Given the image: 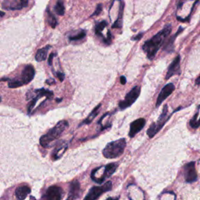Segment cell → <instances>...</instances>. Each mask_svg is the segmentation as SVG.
<instances>
[{
    "label": "cell",
    "instance_id": "6",
    "mask_svg": "<svg viewBox=\"0 0 200 200\" xmlns=\"http://www.w3.org/2000/svg\"><path fill=\"white\" fill-rule=\"evenodd\" d=\"M140 92L141 88L139 86H135V88H133L132 89L127 93L125 98L123 101H120L119 103V107L121 109H125L126 108L131 106L138 99V96L140 95Z\"/></svg>",
    "mask_w": 200,
    "mask_h": 200
},
{
    "label": "cell",
    "instance_id": "27",
    "mask_svg": "<svg viewBox=\"0 0 200 200\" xmlns=\"http://www.w3.org/2000/svg\"><path fill=\"white\" fill-rule=\"evenodd\" d=\"M102 4H98V5H97L96 9H95V12H94V13H92V14H91V16H97V15L99 14V13H101V11H102Z\"/></svg>",
    "mask_w": 200,
    "mask_h": 200
},
{
    "label": "cell",
    "instance_id": "5",
    "mask_svg": "<svg viewBox=\"0 0 200 200\" xmlns=\"http://www.w3.org/2000/svg\"><path fill=\"white\" fill-rule=\"evenodd\" d=\"M112 189V182L107 181L102 186H95L90 189L84 200H96L103 193Z\"/></svg>",
    "mask_w": 200,
    "mask_h": 200
},
{
    "label": "cell",
    "instance_id": "16",
    "mask_svg": "<svg viewBox=\"0 0 200 200\" xmlns=\"http://www.w3.org/2000/svg\"><path fill=\"white\" fill-rule=\"evenodd\" d=\"M51 48L50 46H46V47L42 48V49H38V52H37L36 55H35V60L38 61V62H41V61H44L47 58V54L49 49Z\"/></svg>",
    "mask_w": 200,
    "mask_h": 200
},
{
    "label": "cell",
    "instance_id": "30",
    "mask_svg": "<svg viewBox=\"0 0 200 200\" xmlns=\"http://www.w3.org/2000/svg\"><path fill=\"white\" fill-rule=\"evenodd\" d=\"M57 76L59 79H60V81H63L64 80V74L62 73H60V72H57Z\"/></svg>",
    "mask_w": 200,
    "mask_h": 200
},
{
    "label": "cell",
    "instance_id": "23",
    "mask_svg": "<svg viewBox=\"0 0 200 200\" xmlns=\"http://www.w3.org/2000/svg\"><path fill=\"white\" fill-rule=\"evenodd\" d=\"M106 25H107V23H106V21L100 22L99 24H97V26L95 27V34H96L97 35H98V36L103 37V35H102V30H103L104 28L106 27Z\"/></svg>",
    "mask_w": 200,
    "mask_h": 200
},
{
    "label": "cell",
    "instance_id": "34",
    "mask_svg": "<svg viewBox=\"0 0 200 200\" xmlns=\"http://www.w3.org/2000/svg\"><path fill=\"white\" fill-rule=\"evenodd\" d=\"M126 81H126L125 77H124V76H121V77H120V83H121L122 84H126Z\"/></svg>",
    "mask_w": 200,
    "mask_h": 200
},
{
    "label": "cell",
    "instance_id": "24",
    "mask_svg": "<svg viewBox=\"0 0 200 200\" xmlns=\"http://www.w3.org/2000/svg\"><path fill=\"white\" fill-rule=\"evenodd\" d=\"M123 5H120V14H119L118 18L116 20L113 25L112 26L113 28H120L122 26V16H123Z\"/></svg>",
    "mask_w": 200,
    "mask_h": 200
},
{
    "label": "cell",
    "instance_id": "36",
    "mask_svg": "<svg viewBox=\"0 0 200 200\" xmlns=\"http://www.w3.org/2000/svg\"><path fill=\"white\" fill-rule=\"evenodd\" d=\"M67 200H74V197L72 196V195H70L69 197L67 198Z\"/></svg>",
    "mask_w": 200,
    "mask_h": 200
},
{
    "label": "cell",
    "instance_id": "11",
    "mask_svg": "<svg viewBox=\"0 0 200 200\" xmlns=\"http://www.w3.org/2000/svg\"><path fill=\"white\" fill-rule=\"evenodd\" d=\"M35 71L32 65H27L26 66L25 68L22 71V76H21V81L23 82V84H27L31 81L35 77Z\"/></svg>",
    "mask_w": 200,
    "mask_h": 200
},
{
    "label": "cell",
    "instance_id": "18",
    "mask_svg": "<svg viewBox=\"0 0 200 200\" xmlns=\"http://www.w3.org/2000/svg\"><path fill=\"white\" fill-rule=\"evenodd\" d=\"M100 106H101V104H99L98 105H97L96 107H95V109H93L92 112H91V113L89 114V116L87 117V119H86V120H84V121H83V124H90V123H91V122L95 118V116L98 115V112H99Z\"/></svg>",
    "mask_w": 200,
    "mask_h": 200
},
{
    "label": "cell",
    "instance_id": "22",
    "mask_svg": "<svg viewBox=\"0 0 200 200\" xmlns=\"http://www.w3.org/2000/svg\"><path fill=\"white\" fill-rule=\"evenodd\" d=\"M35 93H36L38 95H39L40 97L46 96V97H47L48 98H51L53 96V91H49V90H47V89H45V88L36 90Z\"/></svg>",
    "mask_w": 200,
    "mask_h": 200
},
{
    "label": "cell",
    "instance_id": "13",
    "mask_svg": "<svg viewBox=\"0 0 200 200\" xmlns=\"http://www.w3.org/2000/svg\"><path fill=\"white\" fill-rule=\"evenodd\" d=\"M117 164H115V163H112V164H109L105 166V167H104V173L102 176L100 177L97 180V183L98 184H102L103 181L105 180V178H109L111 175L113 174L114 173L115 171H116V168H117Z\"/></svg>",
    "mask_w": 200,
    "mask_h": 200
},
{
    "label": "cell",
    "instance_id": "1",
    "mask_svg": "<svg viewBox=\"0 0 200 200\" xmlns=\"http://www.w3.org/2000/svg\"><path fill=\"white\" fill-rule=\"evenodd\" d=\"M171 32V26L170 24L166 26L164 29L161 30L157 35H154L151 39L146 41L142 46L144 52L147 55L149 60H153L157 53L160 48L162 46L166 38L169 36Z\"/></svg>",
    "mask_w": 200,
    "mask_h": 200
},
{
    "label": "cell",
    "instance_id": "17",
    "mask_svg": "<svg viewBox=\"0 0 200 200\" xmlns=\"http://www.w3.org/2000/svg\"><path fill=\"white\" fill-rule=\"evenodd\" d=\"M79 190H80V183L78 181H74L70 186V193H71L70 195H72L75 198V196L78 194Z\"/></svg>",
    "mask_w": 200,
    "mask_h": 200
},
{
    "label": "cell",
    "instance_id": "37",
    "mask_svg": "<svg viewBox=\"0 0 200 200\" xmlns=\"http://www.w3.org/2000/svg\"><path fill=\"white\" fill-rule=\"evenodd\" d=\"M30 200H36V198H35L34 196H31L30 197Z\"/></svg>",
    "mask_w": 200,
    "mask_h": 200
},
{
    "label": "cell",
    "instance_id": "31",
    "mask_svg": "<svg viewBox=\"0 0 200 200\" xmlns=\"http://www.w3.org/2000/svg\"><path fill=\"white\" fill-rule=\"evenodd\" d=\"M142 35H143V33H141V34H139L138 35H137V36L134 37V38H132V40L134 41H138V40H140L141 38H142Z\"/></svg>",
    "mask_w": 200,
    "mask_h": 200
},
{
    "label": "cell",
    "instance_id": "12",
    "mask_svg": "<svg viewBox=\"0 0 200 200\" xmlns=\"http://www.w3.org/2000/svg\"><path fill=\"white\" fill-rule=\"evenodd\" d=\"M145 125H146V120L144 118H139L133 121L130 125L129 136L133 138L137 133L139 132L145 127Z\"/></svg>",
    "mask_w": 200,
    "mask_h": 200
},
{
    "label": "cell",
    "instance_id": "20",
    "mask_svg": "<svg viewBox=\"0 0 200 200\" xmlns=\"http://www.w3.org/2000/svg\"><path fill=\"white\" fill-rule=\"evenodd\" d=\"M47 21H48V24H49V25L51 26L53 28H55V27H57V19H56V17H55L54 16H53V13L49 11V9H47Z\"/></svg>",
    "mask_w": 200,
    "mask_h": 200
},
{
    "label": "cell",
    "instance_id": "9",
    "mask_svg": "<svg viewBox=\"0 0 200 200\" xmlns=\"http://www.w3.org/2000/svg\"><path fill=\"white\" fill-rule=\"evenodd\" d=\"M174 88H175L174 85L172 83L166 84V85L162 88V90H161L160 94H159V96L157 100V103H156V106H157V107H159V106L163 103V102H164V100L167 98L169 95H171V94H172V92L174 91Z\"/></svg>",
    "mask_w": 200,
    "mask_h": 200
},
{
    "label": "cell",
    "instance_id": "28",
    "mask_svg": "<svg viewBox=\"0 0 200 200\" xmlns=\"http://www.w3.org/2000/svg\"><path fill=\"white\" fill-rule=\"evenodd\" d=\"M104 42H105V43L107 44V45H109L111 42V34L109 31H108L107 33V38H104Z\"/></svg>",
    "mask_w": 200,
    "mask_h": 200
},
{
    "label": "cell",
    "instance_id": "35",
    "mask_svg": "<svg viewBox=\"0 0 200 200\" xmlns=\"http://www.w3.org/2000/svg\"><path fill=\"white\" fill-rule=\"evenodd\" d=\"M195 84H200V75L198 77V78L196 79V81H195Z\"/></svg>",
    "mask_w": 200,
    "mask_h": 200
},
{
    "label": "cell",
    "instance_id": "7",
    "mask_svg": "<svg viewBox=\"0 0 200 200\" xmlns=\"http://www.w3.org/2000/svg\"><path fill=\"white\" fill-rule=\"evenodd\" d=\"M28 5V0H3L2 8L6 10H20Z\"/></svg>",
    "mask_w": 200,
    "mask_h": 200
},
{
    "label": "cell",
    "instance_id": "4",
    "mask_svg": "<svg viewBox=\"0 0 200 200\" xmlns=\"http://www.w3.org/2000/svg\"><path fill=\"white\" fill-rule=\"evenodd\" d=\"M167 105H164V109H163L162 113L159 116L157 121L155 122V123H153V124H151V126L149 127V129H148L147 135H149V138H153L155 135H157V133L160 131V129L164 127V124L169 120L171 116L167 114Z\"/></svg>",
    "mask_w": 200,
    "mask_h": 200
},
{
    "label": "cell",
    "instance_id": "25",
    "mask_svg": "<svg viewBox=\"0 0 200 200\" xmlns=\"http://www.w3.org/2000/svg\"><path fill=\"white\" fill-rule=\"evenodd\" d=\"M22 85H24L23 82L19 80H9V83H8V86L10 88H16L20 87Z\"/></svg>",
    "mask_w": 200,
    "mask_h": 200
},
{
    "label": "cell",
    "instance_id": "33",
    "mask_svg": "<svg viewBox=\"0 0 200 200\" xmlns=\"http://www.w3.org/2000/svg\"><path fill=\"white\" fill-rule=\"evenodd\" d=\"M46 83H47L48 84H49V85H52V84H55L56 82H55L54 79H49V80L46 81Z\"/></svg>",
    "mask_w": 200,
    "mask_h": 200
},
{
    "label": "cell",
    "instance_id": "32",
    "mask_svg": "<svg viewBox=\"0 0 200 200\" xmlns=\"http://www.w3.org/2000/svg\"><path fill=\"white\" fill-rule=\"evenodd\" d=\"M53 57H54V54H53V53H51V54H50V56H49V60H48V62H49V65H52Z\"/></svg>",
    "mask_w": 200,
    "mask_h": 200
},
{
    "label": "cell",
    "instance_id": "29",
    "mask_svg": "<svg viewBox=\"0 0 200 200\" xmlns=\"http://www.w3.org/2000/svg\"><path fill=\"white\" fill-rule=\"evenodd\" d=\"M190 125H191V127H192V128H197V127H198L200 126V119L198 121H195L194 122V123H191Z\"/></svg>",
    "mask_w": 200,
    "mask_h": 200
},
{
    "label": "cell",
    "instance_id": "15",
    "mask_svg": "<svg viewBox=\"0 0 200 200\" xmlns=\"http://www.w3.org/2000/svg\"><path fill=\"white\" fill-rule=\"evenodd\" d=\"M31 192V188L27 185H21L16 189L15 194L18 200H24Z\"/></svg>",
    "mask_w": 200,
    "mask_h": 200
},
{
    "label": "cell",
    "instance_id": "21",
    "mask_svg": "<svg viewBox=\"0 0 200 200\" xmlns=\"http://www.w3.org/2000/svg\"><path fill=\"white\" fill-rule=\"evenodd\" d=\"M181 31H183V28H182V27H180L178 31V32H177L174 35H173V36L171 37V39H169V41H168L167 43V45H166L165 48H164V49H165L166 51H169L170 49H171V48L173 47L174 41V39L176 38V37L178 36L179 34H180Z\"/></svg>",
    "mask_w": 200,
    "mask_h": 200
},
{
    "label": "cell",
    "instance_id": "3",
    "mask_svg": "<svg viewBox=\"0 0 200 200\" xmlns=\"http://www.w3.org/2000/svg\"><path fill=\"white\" fill-rule=\"evenodd\" d=\"M125 147L126 140L124 138H120L119 140L108 143L103 149L102 154L107 159L117 158L124 153Z\"/></svg>",
    "mask_w": 200,
    "mask_h": 200
},
{
    "label": "cell",
    "instance_id": "2",
    "mask_svg": "<svg viewBox=\"0 0 200 200\" xmlns=\"http://www.w3.org/2000/svg\"><path fill=\"white\" fill-rule=\"evenodd\" d=\"M68 122L67 120H61L53 128L49 130V132L40 138V144L43 147H49L50 143L59 138L63 132L68 127Z\"/></svg>",
    "mask_w": 200,
    "mask_h": 200
},
{
    "label": "cell",
    "instance_id": "19",
    "mask_svg": "<svg viewBox=\"0 0 200 200\" xmlns=\"http://www.w3.org/2000/svg\"><path fill=\"white\" fill-rule=\"evenodd\" d=\"M54 10L56 12V13L60 16H63L65 13V7H64V2H63L62 0H58L55 5Z\"/></svg>",
    "mask_w": 200,
    "mask_h": 200
},
{
    "label": "cell",
    "instance_id": "26",
    "mask_svg": "<svg viewBox=\"0 0 200 200\" xmlns=\"http://www.w3.org/2000/svg\"><path fill=\"white\" fill-rule=\"evenodd\" d=\"M85 35H86L85 31H82L80 33V34H78V35H75V36L70 37V40H71V41H78V40H80V39H82V38H84V37H85Z\"/></svg>",
    "mask_w": 200,
    "mask_h": 200
},
{
    "label": "cell",
    "instance_id": "8",
    "mask_svg": "<svg viewBox=\"0 0 200 200\" xmlns=\"http://www.w3.org/2000/svg\"><path fill=\"white\" fill-rule=\"evenodd\" d=\"M195 162H191L186 164L184 166V178L186 182L191 183L196 181L197 173L195 171Z\"/></svg>",
    "mask_w": 200,
    "mask_h": 200
},
{
    "label": "cell",
    "instance_id": "10",
    "mask_svg": "<svg viewBox=\"0 0 200 200\" xmlns=\"http://www.w3.org/2000/svg\"><path fill=\"white\" fill-rule=\"evenodd\" d=\"M62 189L58 186H51L46 191L44 195L45 200H61Z\"/></svg>",
    "mask_w": 200,
    "mask_h": 200
},
{
    "label": "cell",
    "instance_id": "14",
    "mask_svg": "<svg viewBox=\"0 0 200 200\" xmlns=\"http://www.w3.org/2000/svg\"><path fill=\"white\" fill-rule=\"evenodd\" d=\"M180 56H178V57L173 60V62L171 63L169 68H168L167 76H166V79H169L170 78L173 76V75L179 73V71H180Z\"/></svg>",
    "mask_w": 200,
    "mask_h": 200
},
{
    "label": "cell",
    "instance_id": "38",
    "mask_svg": "<svg viewBox=\"0 0 200 200\" xmlns=\"http://www.w3.org/2000/svg\"><path fill=\"white\" fill-rule=\"evenodd\" d=\"M1 101H2V98H1V97H0V102H1Z\"/></svg>",
    "mask_w": 200,
    "mask_h": 200
}]
</instances>
